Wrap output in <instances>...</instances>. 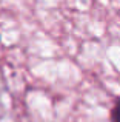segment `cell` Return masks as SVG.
Segmentation results:
<instances>
[{
	"label": "cell",
	"instance_id": "6da1fadb",
	"mask_svg": "<svg viewBox=\"0 0 120 122\" xmlns=\"http://www.w3.org/2000/svg\"><path fill=\"white\" fill-rule=\"evenodd\" d=\"M109 119H111V122H120V97L112 105L111 113H109Z\"/></svg>",
	"mask_w": 120,
	"mask_h": 122
}]
</instances>
